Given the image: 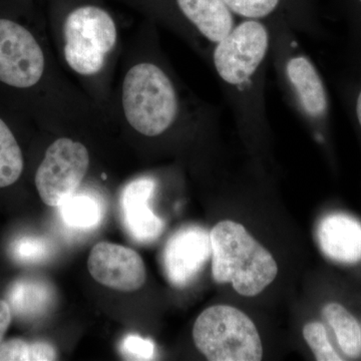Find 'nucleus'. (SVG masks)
I'll list each match as a JSON object with an SVG mask.
<instances>
[{
    "label": "nucleus",
    "mask_w": 361,
    "mask_h": 361,
    "mask_svg": "<svg viewBox=\"0 0 361 361\" xmlns=\"http://www.w3.org/2000/svg\"><path fill=\"white\" fill-rule=\"evenodd\" d=\"M270 26L241 20L209 56L224 99L240 132L260 142L268 132L266 78L270 63Z\"/></svg>",
    "instance_id": "obj_1"
},
{
    "label": "nucleus",
    "mask_w": 361,
    "mask_h": 361,
    "mask_svg": "<svg viewBox=\"0 0 361 361\" xmlns=\"http://www.w3.org/2000/svg\"><path fill=\"white\" fill-rule=\"evenodd\" d=\"M122 102L130 127L149 137L169 134L182 123L213 129L219 116L213 106H190L167 68L156 61H142L128 71Z\"/></svg>",
    "instance_id": "obj_2"
},
{
    "label": "nucleus",
    "mask_w": 361,
    "mask_h": 361,
    "mask_svg": "<svg viewBox=\"0 0 361 361\" xmlns=\"http://www.w3.org/2000/svg\"><path fill=\"white\" fill-rule=\"evenodd\" d=\"M270 26V63L284 101L300 118L318 144L324 146L329 133L330 99L317 66L304 51L296 32L286 21Z\"/></svg>",
    "instance_id": "obj_3"
},
{
    "label": "nucleus",
    "mask_w": 361,
    "mask_h": 361,
    "mask_svg": "<svg viewBox=\"0 0 361 361\" xmlns=\"http://www.w3.org/2000/svg\"><path fill=\"white\" fill-rule=\"evenodd\" d=\"M212 275L217 283H231L240 295H258L277 276L278 266L269 251L243 225L221 221L210 232Z\"/></svg>",
    "instance_id": "obj_4"
},
{
    "label": "nucleus",
    "mask_w": 361,
    "mask_h": 361,
    "mask_svg": "<svg viewBox=\"0 0 361 361\" xmlns=\"http://www.w3.org/2000/svg\"><path fill=\"white\" fill-rule=\"evenodd\" d=\"M195 345L211 361H259L263 346L255 324L243 311L215 305L199 315L193 327Z\"/></svg>",
    "instance_id": "obj_5"
},
{
    "label": "nucleus",
    "mask_w": 361,
    "mask_h": 361,
    "mask_svg": "<svg viewBox=\"0 0 361 361\" xmlns=\"http://www.w3.org/2000/svg\"><path fill=\"white\" fill-rule=\"evenodd\" d=\"M65 58L70 68L82 75H96L118 39L115 20L106 9L82 6L66 16L63 25Z\"/></svg>",
    "instance_id": "obj_6"
},
{
    "label": "nucleus",
    "mask_w": 361,
    "mask_h": 361,
    "mask_svg": "<svg viewBox=\"0 0 361 361\" xmlns=\"http://www.w3.org/2000/svg\"><path fill=\"white\" fill-rule=\"evenodd\" d=\"M87 149L80 142L61 137L45 152L35 174V187L45 205H63L75 194L89 170Z\"/></svg>",
    "instance_id": "obj_7"
},
{
    "label": "nucleus",
    "mask_w": 361,
    "mask_h": 361,
    "mask_svg": "<svg viewBox=\"0 0 361 361\" xmlns=\"http://www.w3.org/2000/svg\"><path fill=\"white\" fill-rule=\"evenodd\" d=\"M44 51L32 32L9 18H0V82L28 89L44 75Z\"/></svg>",
    "instance_id": "obj_8"
},
{
    "label": "nucleus",
    "mask_w": 361,
    "mask_h": 361,
    "mask_svg": "<svg viewBox=\"0 0 361 361\" xmlns=\"http://www.w3.org/2000/svg\"><path fill=\"white\" fill-rule=\"evenodd\" d=\"M174 8L177 27L207 59L238 23L224 0H174Z\"/></svg>",
    "instance_id": "obj_9"
},
{
    "label": "nucleus",
    "mask_w": 361,
    "mask_h": 361,
    "mask_svg": "<svg viewBox=\"0 0 361 361\" xmlns=\"http://www.w3.org/2000/svg\"><path fill=\"white\" fill-rule=\"evenodd\" d=\"M87 269L99 284L118 291H135L146 282L141 256L129 247L110 242H99L92 247Z\"/></svg>",
    "instance_id": "obj_10"
},
{
    "label": "nucleus",
    "mask_w": 361,
    "mask_h": 361,
    "mask_svg": "<svg viewBox=\"0 0 361 361\" xmlns=\"http://www.w3.org/2000/svg\"><path fill=\"white\" fill-rule=\"evenodd\" d=\"M212 256L210 234L200 227L183 228L169 240L163 254V266L169 282L187 286Z\"/></svg>",
    "instance_id": "obj_11"
},
{
    "label": "nucleus",
    "mask_w": 361,
    "mask_h": 361,
    "mask_svg": "<svg viewBox=\"0 0 361 361\" xmlns=\"http://www.w3.org/2000/svg\"><path fill=\"white\" fill-rule=\"evenodd\" d=\"M230 11L241 20L286 21L297 33L322 37L313 11L312 0H224Z\"/></svg>",
    "instance_id": "obj_12"
},
{
    "label": "nucleus",
    "mask_w": 361,
    "mask_h": 361,
    "mask_svg": "<svg viewBox=\"0 0 361 361\" xmlns=\"http://www.w3.org/2000/svg\"><path fill=\"white\" fill-rule=\"evenodd\" d=\"M157 188L153 178H140L130 182L121 196L123 223L130 236L141 243H149L161 236L165 223L149 206Z\"/></svg>",
    "instance_id": "obj_13"
},
{
    "label": "nucleus",
    "mask_w": 361,
    "mask_h": 361,
    "mask_svg": "<svg viewBox=\"0 0 361 361\" xmlns=\"http://www.w3.org/2000/svg\"><path fill=\"white\" fill-rule=\"evenodd\" d=\"M317 240L322 253L341 264L361 262V222L345 213H331L320 221Z\"/></svg>",
    "instance_id": "obj_14"
},
{
    "label": "nucleus",
    "mask_w": 361,
    "mask_h": 361,
    "mask_svg": "<svg viewBox=\"0 0 361 361\" xmlns=\"http://www.w3.org/2000/svg\"><path fill=\"white\" fill-rule=\"evenodd\" d=\"M323 318L334 330L337 343L344 355L360 357L361 326L355 316L341 303L330 302L323 307Z\"/></svg>",
    "instance_id": "obj_15"
},
{
    "label": "nucleus",
    "mask_w": 361,
    "mask_h": 361,
    "mask_svg": "<svg viewBox=\"0 0 361 361\" xmlns=\"http://www.w3.org/2000/svg\"><path fill=\"white\" fill-rule=\"evenodd\" d=\"M25 168L23 152L6 123L0 118V188L11 186Z\"/></svg>",
    "instance_id": "obj_16"
},
{
    "label": "nucleus",
    "mask_w": 361,
    "mask_h": 361,
    "mask_svg": "<svg viewBox=\"0 0 361 361\" xmlns=\"http://www.w3.org/2000/svg\"><path fill=\"white\" fill-rule=\"evenodd\" d=\"M58 360L56 349L49 342L9 339L0 345V361H51Z\"/></svg>",
    "instance_id": "obj_17"
},
{
    "label": "nucleus",
    "mask_w": 361,
    "mask_h": 361,
    "mask_svg": "<svg viewBox=\"0 0 361 361\" xmlns=\"http://www.w3.org/2000/svg\"><path fill=\"white\" fill-rule=\"evenodd\" d=\"M59 207L63 221L71 227L87 229L96 226L102 218L101 206L87 195L73 194Z\"/></svg>",
    "instance_id": "obj_18"
},
{
    "label": "nucleus",
    "mask_w": 361,
    "mask_h": 361,
    "mask_svg": "<svg viewBox=\"0 0 361 361\" xmlns=\"http://www.w3.org/2000/svg\"><path fill=\"white\" fill-rule=\"evenodd\" d=\"M303 337L308 346L312 350L316 360L318 361H341L344 360L334 344L330 341L329 331L322 322H308L303 327Z\"/></svg>",
    "instance_id": "obj_19"
},
{
    "label": "nucleus",
    "mask_w": 361,
    "mask_h": 361,
    "mask_svg": "<svg viewBox=\"0 0 361 361\" xmlns=\"http://www.w3.org/2000/svg\"><path fill=\"white\" fill-rule=\"evenodd\" d=\"M122 353L129 360H149L154 357L155 346L149 339L137 336L126 337L122 344Z\"/></svg>",
    "instance_id": "obj_20"
},
{
    "label": "nucleus",
    "mask_w": 361,
    "mask_h": 361,
    "mask_svg": "<svg viewBox=\"0 0 361 361\" xmlns=\"http://www.w3.org/2000/svg\"><path fill=\"white\" fill-rule=\"evenodd\" d=\"M345 94L349 113L361 135V73L360 77L349 82Z\"/></svg>",
    "instance_id": "obj_21"
},
{
    "label": "nucleus",
    "mask_w": 361,
    "mask_h": 361,
    "mask_svg": "<svg viewBox=\"0 0 361 361\" xmlns=\"http://www.w3.org/2000/svg\"><path fill=\"white\" fill-rule=\"evenodd\" d=\"M11 320H13V313H11V305L4 299H0V345L4 342Z\"/></svg>",
    "instance_id": "obj_22"
},
{
    "label": "nucleus",
    "mask_w": 361,
    "mask_h": 361,
    "mask_svg": "<svg viewBox=\"0 0 361 361\" xmlns=\"http://www.w3.org/2000/svg\"><path fill=\"white\" fill-rule=\"evenodd\" d=\"M355 1L357 2V4H358V6H360V9H361V0H355ZM356 23V25H355L353 26H351L350 30H351V28H353V27H355V26L357 25L358 23H361V14H360V16H356V18H353V23H351V25H353V23Z\"/></svg>",
    "instance_id": "obj_23"
}]
</instances>
